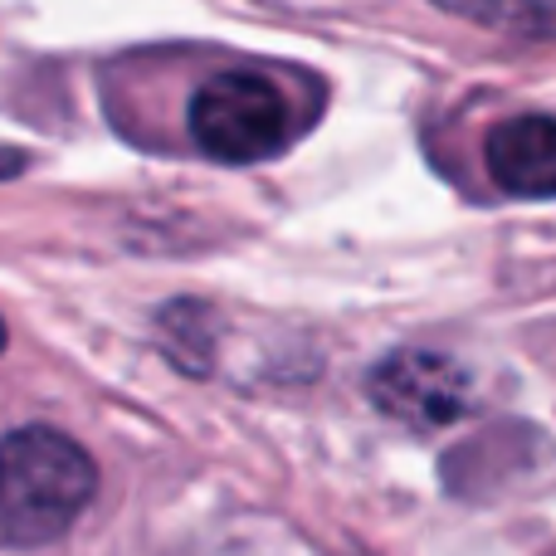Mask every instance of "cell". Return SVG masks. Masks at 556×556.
Segmentation results:
<instances>
[{"label": "cell", "mask_w": 556, "mask_h": 556, "mask_svg": "<svg viewBox=\"0 0 556 556\" xmlns=\"http://www.w3.org/2000/svg\"><path fill=\"white\" fill-rule=\"evenodd\" d=\"M98 493V464L64 430L25 425L0 440V547L59 542Z\"/></svg>", "instance_id": "1"}, {"label": "cell", "mask_w": 556, "mask_h": 556, "mask_svg": "<svg viewBox=\"0 0 556 556\" xmlns=\"http://www.w3.org/2000/svg\"><path fill=\"white\" fill-rule=\"evenodd\" d=\"M191 142L211 162L250 166L288 142V103L264 74L220 68L191 98Z\"/></svg>", "instance_id": "2"}, {"label": "cell", "mask_w": 556, "mask_h": 556, "mask_svg": "<svg viewBox=\"0 0 556 556\" xmlns=\"http://www.w3.org/2000/svg\"><path fill=\"white\" fill-rule=\"evenodd\" d=\"M366 395L381 415L410 425V430H444L454 425L473 401V381L454 356L425 352V346H401L381 356L366 376Z\"/></svg>", "instance_id": "3"}, {"label": "cell", "mask_w": 556, "mask_h": 556, "mask_svg": "<svg viewBox=\"0 0 556 556\" xmlns=\"http://www.w3.org/2000/svg\"><path fill=\"white\" fill-rule=\"evenodd\" d=\"M483 162L498 191L522 195V201H547L556 195V117L522 113L498 123L483 142Z\"/></svg>", "instance_id": "4"}, {"label": "cell", "mask_w": 556, "mask_h": 556, "mask_svg": "<svg viewBox=\"0 0 556 556\" xmlns=\"http://www.w3.org/2000/svg\"><path fill=\"white\" fill-rule=\"evenodd\" d=\"M459 20L508 35H556V0H430Z\"/></svg>", "instance_id": "5"}, {"label": "cell", "mask_w": 556, "mask_h": 556, "mask_svg": "<svg viewBox=\"0 0 556 556\" xmlns=\"http://www.w3.org/2000/svg\"><path fill=\"white\" fill-rule=\"evenodd\" d=\"M211 317L195 303H172L162 313V342L181 371H211Z\"/></svg>", "instance_id": "6"}, {"label": "cell", "mask_w": 556, "mask_h": 556, "mask_svg": "<svg viewBox=\"0 0 556 556\" xmlns=\"http://www.w3.org/2000/svg\"><path fill=\"white\" fill-rule=\"evenodd\" d=\"M25 172H29V152L0 142V181H15V176H25Z\"/></svg>", "instance_id": "7"}, {"label": "cell", "mask_w": 556, "mask_h": 556, "mask_svg": "<svg viewBox=\"0 0 556 556\" xmlns=\"http://www.w3.org/2000/svg\"><path fill=\"white\" fill-rule=\"evenodd\" d=\"M0 352H5V323H0Z\"/></svg>", "instance_id": "8"}]
</instances>
